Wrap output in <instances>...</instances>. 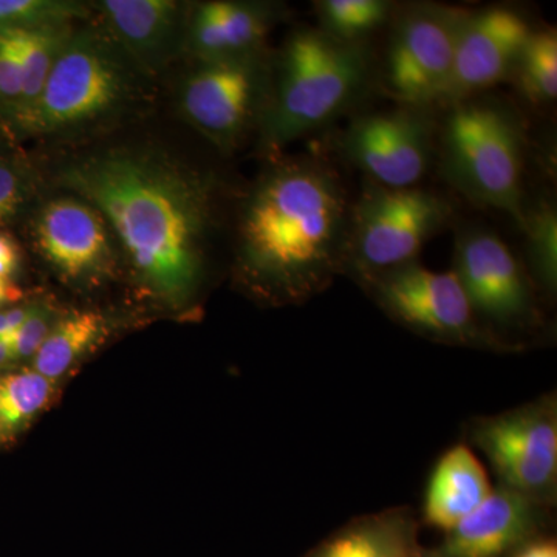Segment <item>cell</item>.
<instances>
[{"label":"cell","instance_id":"cell-1","mask_svg":"<svg viewBox=\"0 0 557 557\" xmlns=\"http://www.w3.org/2000/svg\"><path fill=\"white\" fill-rule=\"evenodd\" d=\"M58 183L100 212L153 296L172 307L193 299L214 226L211 180L156 153L108 149L70 161Z\"/></svg>","mask_w":557,"mask_h":557},{"label":"cell","instance_id":"cell-2","mask_svg":"<svg viewBox=\"0 0 557 557\" xmlns=\"http://www.w3.org/2000/svg\"><path fill=\"white\" fill-rule=\"evenodd\" d=\"M351 201L338 170L318 153L271 163L237 214L242 282L277 304L324 292L346 270Z\"/></svg>","mask_w":557,"mask_h":557},{"label":"cell","instance_id":"cell-3","mask_svg":"<svg viewBox=\"0 0 557 557\" xmlns=\"http://www.w3.org/2000/svg\"><path fill=\"white\" fill-rule=\"evenodd\" d=\"M376 69L369 44L339 42L318 27L293 32L271 62L260 146L277 152L354 112L372 90Z\"/></svg>","mask_w":557,"mask_h":557},{"label":"cell","instance_id":"cell-4","mask_svg":"<svg viewBox=\"0 0 557 557\" xmlns=\"http://www.w3.org/2000/svg\"><path fill=\"white\" fill-rule=\"evenodd\" d=\"M446 109L437 137L443 177L472 203L507 212L522 226L527 212L522 116L511 106L482 95Z\"/></svg>","mask_w":557,"mask_h":557},{"label":"cell","instance_id":"cell-5","mask_svg":"<svg viewBox=\"0 0 557 557\" xmlns=\"http://www.w3.org/2000/svg\"><path fill=\"white\" fill-rule=\"evenodd\" d=\"M138 72L104 28H75L51 69L25 137L73 134L115 119L137 97Z\"/></svg>","mask_w":557,"mask_h":557},{"label":"cell","instance_id":"cell-6","mask_svg":"<svg viewBox=\"0 0 557 557\" xmlns=\"http://www.w3.org/2000/svg\"><path fill=\"white\" fill-rule=\"evenodd\" d=\"M456 208L448 197L420 188H387L366 180L351 201L346 270L358 282L416 262L421 249L448 228Z\"/></svg>","mask_w":557,"mask_h":557},{"label":"cell","instance_id":"cell-7","mask_svg":"<svg viewBox=\"0 0 557 557\" xmlns=\"http://www.w3.org/2000/svg\"><path fill=\"white\" fill-rule=\"evenodd\" d=\"M463 9L438 3L398 7L376 81L398 106L445 104Z\"/></svg>","mask_w":557,"mask_h":557},{"label":"cell","instance_id":"cell-8","mask_svg":"<svg viewBox=\"0 0 557 557\" xmlns=\"http://www.w3.org/2000/svg\"><path fill=\"white\" fill-rule=\"evenodd\" d=\"M388 318L418 335L450 346L516 350L480 322L454 271L410 262L362 284Z\"/></svg>","mask_w":557,"mask_h":557},{"label":"cell","instance_id":"cell-9","mask_svg":"<svg viewBox=\"0 0 557 557\" xmlns=\"http://www.w3.org/2000/svg\"><path fill=\"white\" fill-rule=\"evenodd\" d=\"M271 86L267 51L197 61L183 83L182 109L189 123L219 149L230 152L260 124Z\"/></svg>","mask_w":557,"mask_h":557},{"label":"cell","instance_id":"cell-10","mask_svg":"<svg viewBox=\"0 0 557 557\" xmlns=\"http://www.w3.org/2000/svg\"><path fill=\"white\" fill-rule=\"evenodd\" d=\"M471 442L490 460L498 478V485L547 507L555 502V395H547L498 416L478 418L471 426Z\"/></svg>","mask_w":557,"mask_h":557},{"label":"cell","instance_id":"cell-11","mask_svg":"<svg viewBox=\"0 0 557 557\" xmlns=\"http://www.w3.org/2000/svg\"><path fill=\"white\" fill-rule=\"evenodd\" d=\"M453 271L480 322L494 335L496 329L541 325L536 285L493 230L474 223L458 226Z\"/></svg>","mask_w":557,"mask_h":557},{"label":"cell","instance_id":"cell-12","mask_svg":"<svg viewBox=\"0 0 557 557\" xmlns=\"http://www.w3.org/2000/svg\"><path fill=\"white\" fill-rule=\"evenodd\" d=\"M437 137L434 109L398 106L358 113L341 132L336 145L339 156L370 182L387 188H413L434 163Z\"/></svg>","mask_w":557,"mask_h":557},{"label":"cell","instance_id":"cell-13","mask_svg":"<svg viewBox=\"0 0 557 557\" xmlns=\"http://www.w3.org/2000/svg\"><path fill=\"white\" fill-rule=\"evenodd\" d=\"M32 240L40 258L67 282L91 284L115 267L108 223L76 196L47 200L33 215Z\"/></svg>","mask_w":557,"mask_h":557},{"label":"cell","instance_id":"cell-14","mask_svg":"<svg viewBox=\"0 0 557 557\" xmlns=\"http://www.w3.org/2000/svg\"><path fill=\"white\" fill-rule=\"evenodd\" d=\"M534 28L509 7L467 10L458 28L453 76L445 108L478 97L511 78L520 51Z\"/></svg>","mask_w":557,"mask_h":557},{"label":"cell","instance_id":"cell-15","mask_svg":"<svg viewBox=\"0 0 557 557\" xmlns=\"http://www.w3.org/2000/svg\"><path fill=\"white\" fill-rule=\"evenodd\" d=\"M547 505L498 485L478 509L467 516L437 547L423 557H511L542 537Z\"/></svg>","mask_w":557,"mask_h":557},{"label":"cell","instance_id":"cell-16","mask_svg":"<svg viewBox=\"0 0 557 557\" xmlns=\"http://www.w3.org/2000/svg\"><path fill=\"white\" fill-rule=\"evenodd\" d=\"M282 20L269 2L212 0L199 3L186 21L185 44L197 61L223 60L265 51V40Z\"/></svg>","mask_w":557,"mask_h":557},{"label":"cell","instance_id":"cell-17","mask_svg":"<svg viewBox=\"0 0 557 557\" xmlns=\"http://www.w3.org/2000/svg\"><path fill=\"white\" fill-rule=\"evenodd\" d=\"M110 38L141 72L166 64L186 30V9L174 0H104L98 2Z\"/></svg>","mask_w":557,"mask_h":557},{"label":"cell","instance_id":"cell-18","mask_svg":"<svg viewBox=\"0 0 557 557\" xmlns=\"http://www.w3.org/2000/svg\"><path fill=\"white\" fill-rule=\"evenodd\" d=\"M490 475L467 443L446 450L429 479L423 522L448 533L493 493Z\"/></svg>","mask_w":557,"mask_h":557},{"label":"cell","instance_id":"cell-19","mask_svg":"<svg viewBox=\"0 0 557 557\" xmlns=\"http://www.w3.org/2000/svg\"><path fill=\"white\" fill-rule=\"evenodd\" d=\"M416 516L392 508L361 516L304 557H423Z\"/></svg>","mask_w":557,"mask_h":557},{"label":"cell","instance_id":"cell-20","mask_svg":"<svg viewBox=\"0 0 557 557\" xmlns=\"http://www.w3.org/2000/svg\"><path fill=\"white\" fill-rule=\"evenodd\" d=\"M109 333L104 314L73 310L58 318L49 336L32 359V369L57 383L65 373L100 346Z\"/></svg>","mask_w":557,"mask_h":557},{"label":"cell","instance_id":"cell-21","mask_svg":"<svg viewBox=\"0 0 557 557\" xmlns=\"http://www.w3.org/2000/svg\"><path fill=\"white\" fill-rule=\"evenodd\" d=\"M73 32L75 24L51 25L35 32H17L22 60V91L20 109L10 132L11 137L27 135L51 69Z\"/></svg>","mask_w":557,"mask_h":557},{"label":"cell","instance_id":"cell-22","mask_svg":"<svg viewBox=\"0 0 557 557\" xmlns=\"http://www.w3.org/2000/svg\"><path fill=\"white\" fill-rule=\"evenodd\" d=\"M54 395L53 381L32 368L0 375V445L14 442L30 428Z\"/></svg>","mask_w":557,"mask_h":557},{"label":"cell","instance_id":"cell-23","mask_svg":"<svg viewBox=\"0 0 557 557\" xmlns=\"http://www.w3.org/2000/svg\"><path fill=\"white\" fill-rule=\"evenodd\" d=\"M398 7L388 0H319L314 3L318 28L346 44H369L387 27Z\"/></svg>","mask_w":557,"mask_h":557},{"label":"cell","instance_id":"cell-24","mask_svg":"<svg viewBox=\"0 0 557 557\" xmlns=\"http://www.w3.org/2000/svg\"><path fill=\"white\" fill-rule=\"evenodd\" d=\"M520 97L533 106L549 104L557 97V33L533 30L512 70Z\"/></svg>","mask_w":557,"mask_h":557},{"label":"cell","instance_id":"cell-25","mask_svg":"<svg viewBox=\"0 0 557 557\" xmlns=\"http://www.w3.org/2000/svg\"><path fill=\"white\" fill-rule=\"evenodd\" d=\"M527 236L528 274L534 285L555 295L557 285V212L552 200L527 207L522 226Z\"/></svg>","mask_w":557,"mask_h":557},{"label":"cell","instance_id":"cell-26","mask_svg":"<svg viewBox=\"0 0 557 557\" xmlns=\"http://www.w3.org/2000/svg\"><path fill=\"white\" fill-rule=\"evenodd\" d=\"M39 175L24 153L0 141V231L27 214L38 199Z\"/></svg>","mask_w":557,"mask_h":557},{"label":"cell","instance_id":"cell-27","mask_svg":"<svg viewBox=\"0 0 557 557\" xmlns=\"http://www.w3.org/2000/svg\"><path fill=\"white\" fill-rule=\"evenodd\" d=\"M89 16L86 5L64 0H0V28L35 32L51 25L75 24Z\"/></svg>","mask_w":557,"mask_h":557},{"label":"cell","instance_id":"cell-28","mask_svg":"<svg viewBox=\"0 0 557 557\" xmlns=\"http://www.w3.org/2000/svg\"><path fill=\"white\" fill-rule=\"evenodd\" d=\"M22 91V60L17 32L0 28V124L11 132Z\"/></svg>","mask_w":557,"mask_h":557},{"label":"cell","instance_id":"cell-29","mask_svg":"<svg viewBox=\"0 0 557 557\" xmlns=\"http://www.w3.org/2000/svg\"><path fill=\"white\" fill-rule=\"evenodd\" d=\"M57 319L50 307L40 306V304L39 306H32L27 319L9 338L16 364L35 357L36 351L39 350L44 341L49 336Z\"/></svg>","mask_w":557,"mask_h":557},{"label":"cell","instance_id":"cell-30","mask_svg":"<svg viewBox=\"0 0 557 557\" xmlns=\"http://www.w3.org/2000/svg\"><path fill=\"white\" fill-rule=\"evenodd\" d=\"M21 262L20 244L7 231H0V277L13 281L17 271L21 270Z\"/></svg>","mask_w":557,"mask_h":557},{"label":"cell","instance_id":"cell-31","mask_svg":"<svg viewBox=\"0 0 557 557\" xmlns=\"http://www.w3.org/2000/svg\"><path fill=\"white\" fill-rule=\"evenodd\" d=\"M32 306H13L0 310V338H10L30 313Z\"/></svg>","mask_w":557,"mask_h":557},{"label":"cell","instance_id":"cell-32","mask_svg":"<svg viewBox=\"0 0 557 557\" xmlns=\"http://www.w3.org/2000/svg\"><path fill=\"white\" fill-rule=\"evenodd\" d=\"M511 557H557V544L555 539L537 537Z\"/></svg>","mask_w":557,"mask_h":557},{"label":"cell","instance_id":"cell-33","mask_svg":"<svg viewBox=\"0 0 557 557\" xmlns=\"http://www.w3.org/2000/svg\"><path fill=\"white\" fill-rule=\"evenodd\" d=\"M24 298V292L10 278L0 277V310L13 307Z\"/></svg>","mask_w":557,"mask_h":557},{"label":"cell","instance_id":"cell-34","mask_svg":"<svg viewBox=\"0 0 557 557\" xmlns=\"http://www.w3.org/2000/svg\"><path fill=\"white\" fill-rule=\"evenodd\" d=\"M16 364L9 338H0V370Z\"/></svg>","mask_w":557,"mask_h":557}]
</instances>
